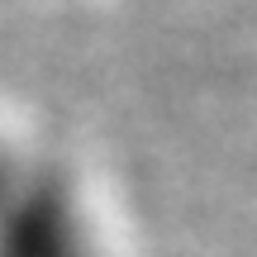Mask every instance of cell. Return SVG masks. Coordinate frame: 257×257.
Listing matches in <instances>:
<instances>
[{"label": "cell", "mask_w": 257, "mask_h": 257, "mask_svg": "<svg viewBox=\"0 0 257 257\" xmlns=\"http://www.w3.org/2000/svg\"><path fill=\"white\" fill-rule=\"evenodd\" d=\"M0 257H95V229L72 176L19 167L0 195Z\"/></svg>", "instance_id": "cell-1"}, {"label": "cell", "mask_w": 257, "mask_h": 257, "mask_svg": "<svg viewBox=\"0 0 257 257\" xmlns=\"http://www.w3.org/2000/svg\"><path fill=\"white\" fill-rule=\"evenodd\" d=\"M19 167H24V162H19V157H15V148H10L5 138H0V195L10 191V181H15V176H19Z\"/></svg>", "instance_id": "cell-2"}]
</instances>
